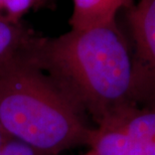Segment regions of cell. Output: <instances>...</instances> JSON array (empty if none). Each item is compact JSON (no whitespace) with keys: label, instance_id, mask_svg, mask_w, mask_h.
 Masks as SVG:
<instances>
[{"label":"cell","instance_id":"cell-1","mask_svg":"<svg viewBox=\"0 0 155 155\" xmlns=\"http://www.w3.org/2000/svg\"><path fill=\"white\" fill-rule=\"evenodd\" d=\"M25 55L98 125L139 101L132 54L116 22L35 35Z\"/></svg>","mask_w":155,"mask_h":155},{"label":"cell","instance_id":"cell-2","mask_svg":"<svg viewBox=\"0 0 155 155\" xmlns=\"http://www.w3.org/2000/svg\"><path fill=\"white\" fill-rule=\"evenodd\" d=\"M86 115L25 51L0 70V125L11 137L51 155L89 146Z\"/></svg>","mask_w":155,"mask_h":155},{"label":"cell","instance_id":"cell-3","mask_svg":"<svg viewBox=\"0 0 155 155\" xmlns=\"http://www.w3.org/2000/svg\"><path fill=\"white\" fill-rule=\"evenodd\" d=\"M127 9L138 98L155 101V0H140Z\"/></svg>","mask_w":155,"mask_h":155},{"label":"cell","instance_id":"cell-4","mask_svg":"<svg viewBox=\"0 0 155 155\" xmlns=\"http://www.w3.org/2000/svg\"><path fill=\"white\" fill-rule=\"evenodd\" d=\"M131 4V0H73L71 28L84 29L116 22L120 9Z\"/></svg>","mask_w":155,"mask_h":155},{"label":"cell","instance_id":"cell-5","mask_svg":"<svg viewBox=\"0 0 155 155\" xmlns=\"http://www.w3.org/2000/svg\"><path fill=\"white\" fill-rule=\"evenodd\" d=\"M100 125L119 129L133 139L155 141V107L144 109H139L136 106L126 108Z\"/></svg>","mask_w":155,"mask_h":155},{"label":"cell","instance_id":"cell-6","mask_svg":"<svg viewBox=\"0 0 155 155\" xmlns=\"http://www.w3.org/2000/svg\"><path fill=\"white\" fill-rule=\"evenodd\" d=\"M35 36L21 21L0 15V70L24 54Z\"/></svg>","mask_w":155,"mask_h":155},{"label":"cell","instance_id":"cell-7","mask_svg":"<svg viewBox=\"0 0 155 155\" xmlns=\"http://www.w3.org/2000/svg\"><path fill=\"white\" fill-rule=\"evenodd\" d=\"M92 155H136L137 140L119 129L99 125L89 143Z\"/></svg>","mask_w":155,"mask_h":155},{"label":"cell","instance_id":"cell-8","mask_svg":"<svg viewBox=\"0 0 155 155\" xmlns=\"http://www.w3.org/2000/svg\"><path fill=\"white\" fill-rule=\"evenodd\" d=\"M36 0H3V15L15 22H20L21 18Z\"/></svg>","mask_w":155,"mask_h":155},{"label":"cell","instance_id":"cell-9","mask_svg":"<svg viewBox=\"0 0 155 155\" xmlns=\"http://www.w3.org/2000/svg\"><path fill=\"white\" fill-rule=\"evenodd\" d=\"M0 155H51L39 150L23 141L9 136L3 146Z\"/></svg>","mask_w":155,"mask_h":155},{"label":"cell","instance_id":"cell-10","mask_svg":"<svg viewBox=\"0 0 155 155\" xmlns=\"http://www.w3.org/2000/svg\"><path fill=\"white\" fill-rule=\"evenodd\" d=\"M9 137V135L4 131V129L2 128L1 125H0V153H1V150L3 146H4L6 140H7V138Z\"/></svg>","mask_w":155,"mask_h":155},{"label":"cell","instance_id":"cell-11","mask_svg":"<svg viewBox=\"0 0 155 155\" xmlns=\"http://www.w3.org/2000/svg\"><path fill=\"white\" fill-rule=\"evenodd\" d=\"M0 14H3V0H0Z\"/></svg>","mask_w":155,"mask_h":155},{"label":"cell","instance_id":"cell-12","mask_svg":"<svg viewBox=\"0 0 155 155\" xmlns=\"http://www.w3.org/2000/svg\"><path fill=\"white\" fill-rule=\"evenodd\" d=\"M83 155H92L91 153H90V151H88L87 153H85V154H83Z\"/></svg>","mask_w":155,"mask_h":155},{"label":"cell","instance_id":"cell-13","mask_svg":"<svg viewBox=\"0 0 155 155\" xmlns=\"http://www.w3.org/2000/svg\"><path fill=\"white\" fill-rule=\"evenodd\" d=\"M0 15H3V14H0Z\"/></svg>","mask_w":155,"mask_h":155}]
</instances>
